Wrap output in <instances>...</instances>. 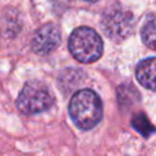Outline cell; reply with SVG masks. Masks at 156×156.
<instances>
[{
	"label": "cell",
	"instance_id": "cell-3",
	"mask_svg": "<svg viewBox=\"0 0 156 156\" xmlns=\"http://www.w3.org/2000/svg\"><path fill=\"white\" fill-rule=\"evenodd\" d=\"M16 104L22 113L35 115L50 108L54 104V96L44 83L30 80L22 88Z\"/></svg>",
	"mask_w": 156,
	"mask_h": 156
},
{
	"label": "cell",
	"instance_id": "cell-2",
	"mask_svg": "<svg viewBox=\"0 0 156 156\" xmlns=\"http://www.w3.org/2000/svg\"><path fill=\"white\" fill-rule=\"evenodd\" d=\"M68 49L76 60L83 63H90L100 58L104 44L94 29L90 27H79L69 35Z\"/></svg>",
	"mask_w": 156,
	"mask_h": 156
},
{
	"label": "cell",
	"instance_id": "cell-4",
	"mask_svg": "<svg viewBox=\"0 0 156 156\" xmlns=\"http://www.w3.org/2000/svg\"><path fill=\"white\" fill-rule=\"evenodd\" d=\"M101 28L110 39L116 41L123 40L133 32V13L121 5H113L104 13L101 18Z\"/></svg>",
	"mask_w": 156,
	"mask_h": 156
},
{
	"label": "cell",
	"instance_id": "cell-7",
	"mask_svg": "<svg viewBox=\"0 0 156 156\" xmlns=\"http://www.w3.org/2000/svg\"><path fill=\"white\" fill-rule=\"evenodd\" d=\"M140 37L143 43L147 48L156 50V12L149 15L144 21L140 30Z\"/></svg>",
	"mask_w": 156,
	"mask_h": 156
},
{
	"label": "cell",
	"instance_id": "cell-1",
	"mask_svg": "<svg viewBox=\"0 0 156 156\" xmlns=\"http://www.w3.org/2000/svg\"><path fill=\"white\" fill-rule=\"evenodd\" d=\"M73 123L82 130L93 129L102 118V102L90 89H80L73 94L68 106Z\"/></svg>",
	"mask_w": 156,
	"mask_h": 156
},
{
	"label": "cell",
	"instance_id": "cell-8",
	"mask_svg": "<svg viewBox=\"0 0 156 156\" xmlns=\"http://www.w3.org/2000/svg\"><path fill=\"white\" fill-rule=\"evenodd\" d=\"M130 124H132V127H133L136 132H139V133H140L143 136H145V138H147L151 133L156 132V129L151 126V123L149 122L147 117H146L143 112L134 115L133 118H132V121H130Z\"/></svg>",
	"mask_w": 156,
	"mask_h": 156
},
{
	"label": "cell",
	"instance_id": "cell-9",
	"mask_svg": "<svg viewBox=\"0 0 156 156\" xmlns=\"http://www.w3.org/2000/svg\"><path fill=\"white\" fill-rule=\"evenodd\" d=\"M118 102L121 106H127V105H133L135 101L139 100V94L134 89L133 85L129 84H123L118 87Z\"/></svg>",
	"mask_w": 156,
	"mask_h": 156
},
{
	"label": "cell",
	"instance_id": "cell-5",
	"mask_svg": "<svg viewBox=\"0 0 156 156\" xmlns=\"http://www.w3.org/2000/svg\"><path fill=\"white\" fill-rule=\"evenodd\" d=\"M61 41V34L54 23H48L40 27L33 39H32V49L38 55H48L51 51H54Z\"/></svg>",
	"mask_w": 156,
	"mask_h": 156
},
{
	"label": "cell",
	"instance_id": "cell-10",
	"mask_svg": "<svg viewBox=\"0 0 156 156\" xmlns=\"http://www.w3.org/2000/svg\"><path fill=\"white\" fill-rule=\"evenodd\" d=\"M84 1H88V2H95V1H98V0H84Z\"/></svg>",
	"mask_w": 156,
	"mask_h": 156
},
{
	"label": "cell",
	"instance_id": "cell-6",
	"mask_svg": "<svg viewBox=\"0 0 156 156\" xmlns=\"http://www.w3.org/2000/svg\"><path fill=\"white\" fill-rule=\"evenodd\" d=\"M135 76L144 88L156 90V57H147L140 61L136 66Z\"/></svg>",
	"mask_w": 156,
	"mask_h": 156
}]
</instances>
